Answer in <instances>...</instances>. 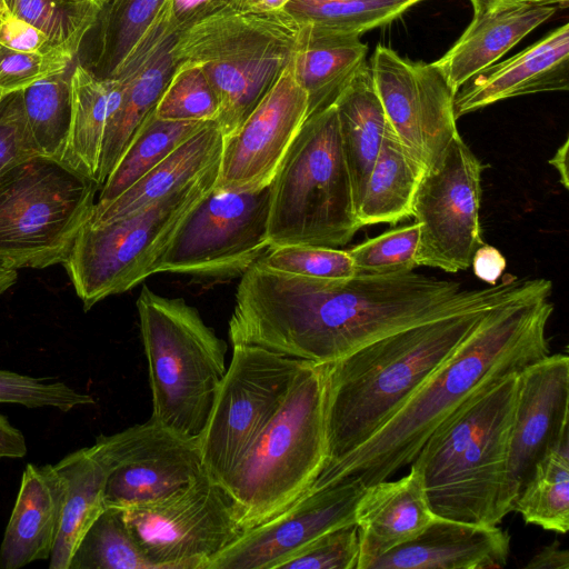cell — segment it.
Here are the masks:
<instances>
[{"label": "cell", "instance_id": "52", "mask_svg": "<svg viewBox=\"0 0 569 569\" xmlns=\"http://www.w3.org/2000/svg\"><path fill=\"white\" fill-rule=\"evenodd\" d=\"M291 0H234L233 11L259 13L283 10Z\"/></svg>", "mask_w": 569, "mask_h": 569}, {"label": "cell", "instance_id": "21", "mask_svg": "<svg viewBox=\"0 0 569 569\" xmlns=\"http://www.w3.org/2000/svg\"><path fill=\"white\" fill-rule=\"evenodd\" d=\"M569 88V24L490 66L466 82L455 96V114L460 118L501 100Z\"/></svg>", "mask_w": 569, "mask_h": 569}, {"label": "cell", "instance_id": "45", "mask_svg": "<svg viewBox=\"0 0 569 569\" xmlns=\"http://www.w3.org/2000/svg\"><path fill=\"white\" fill-rule=\"evenodd\" d=\"M39 154L27 123L22 91L0 94V173Z\"/></svg>", "mask_w": 569, "mask_h": 569}, {"label": "cell", "instance_id": "34", "mask_svg": "<svg viewBox=\"0 0 569 569\" xmlns=\"http://www.w3.org/2000/svg\"><path fill=\"white\" fill-rule=\"evenodd\" d=\"M513 510L527 523L566 533L569 529V436L562 438L536 465L520 489Z\"/></svg>", "mask_w": 569, "mask_h": 569}, {"label": "cell", "instance_id": "33", "mask_svg": "<svg viewBox=\"0 0 569 569\" xmlns=\"http://www.w3.org/2000/svg\"><path fill=\"white\" fill-rule=\"evenodd\" d=\"M209 122L164 120L151 111L101 186L96 206L116 199Z\"/></svg>", "mask_w": 569, "mask_h": 569}, {"label": "cell", "instance_id": "36", "mask_svg": "<svg viewBox=\"0 0 569 569\" xmlns=\"http://www.w3.org/2000/svg\"><path fill=\"white\" fill-rule=\"evenodd\" d=\"M422 0H291L284 7L313 29L360 36L385 26Z\"/></svg>", "mask_w": 569, "mask_h": 569}, {"label": "cell", "instance_id": "29", "mask_svg": "<svg viewBox=\"0 0 569 569\" xmlns=\"http://www.w3.org/2000/svg\"><path fill=\"white\" fill-rule=\"evenodd\" d=\"M333 104L358 211L388 124L369 64L356 72Z\"/></svg>", "mask_w": 569, "mask_h": 569}, {"label": "cell", "instance_id": "40", "mask_svg": "<svg viewBox=\"0 0 569 569\" xmlns=\"http://www.w3.org/2000/svg\"><path fill=\"white\" fill-rule=\"evenodd\" d=\"M419 223L395 228L352 248L356 273L392 274L412 271L418 266Z\"/></svg>", "mask_w": 569, "mask_h": 569}, {"label": "cell", "instance_id": "5", "mask_svg": "<svg viewBox=\"0 0 569 569\" xmlns=\"http://www.w3.org/2000/svg\"><path fill=\"white\" fill-rule=\"evenodd\" d=\"M327 363L308 362L284 401L220 483L246 530L303 496L327 462Z\"/></svg>", "mask_w": 569, "mask_h": 569}, {"label": "cell", "instance_id": "18", "mask_svg": "<svg viewBox=\"0 0 569 569\" xmlns=\"http://www.w3.org/2000/svg\"><path fill=\"white\" fill-rule=\"evenodd\" d=\"M363 489L356 482H339L308 490L278 516L246 530L207 569H273L320 535L356 522Z\"/></svg>", "mask_w": 569, "mask_h": 569}, {"label": "cell", "instance_id": "43", "mask_svg": "<svg viewBox=\"0 0 569 569\" xmlns=\"http://www.w3.org/2000/svg\"><path fill=\"white\" fill-rule=\"evenodd\" d=\"M94 402L90 395L79 392L62 381H47L0 369V403H17L27 408L52 407L70 411Z\"/></svg>", "mask_w": 569, "mask_h": 569}, {"label": "cell", "instance_id": "32", "mask_svg": "<svg viewBox=\"0 0 569 569\" xmlns=\"http://www.w3.org/2000/svg\"><path fill=\"white\" fill-rule=\"evenodd\" d=\"M426 168L405 148L389 121L358 207L361 224H395L412 217Z\"/></svg>", "mask_w": 569, "mask_h": 569}, {"label": "cell", "instance_id": "54", "mask_svg": "<svg viewBox=\"0 0 569 569\" xmlns=\"http://www.w3.org/2000/svg\"><path fill=\"white\" fill-rule=\"evenodd\" d=\"M18 279V270L0 262V295L10 289Z\"/></svg>", "mask_w": 569, "mask_h": 569}, {"label": "cell", "instance_id": "41", "mask_svg": "<svg viewBox=\"0 0 569 569\" xmlns=\"http://www.w3.org/2000/svg\"><path fill=\"white\" fill-rule=\"evenodd\" d=\"M280 272L302 277L340 280L356 274L347 250L307 244L269 247L256 261Z\"/></svg>", "mask_w": 569, "mask_h": 569}, {"label": "cell", "instance_id": "31", "mask_svg": "<svg viewBox=\"0 0 569 569\" xmlns=\"http://www.w3.org/2000/svg\"><path fill=\"white\" fill-rule=\"evenodd\" d=\"M168 0H99L82 62L99 78H114L163 13Z\"/></svg>", "mask_w": 569, "mask_h": 569}, {"label": "cell", "instance_id": "39", "mask_svg": "<svg viewBox=\"0 0 569 569\" xmlns=\"http://www.w3.org/2000/svg\"><path fill=\"white\" fill-rule=\"evenodd\" d=\"M219 104L202 69L190 62L178 66L159 99L154 114L164 120L216 121Z\"/></svg>", "mask_w": 569, "mask_h": 569}, {"label": "cell", "instance_id": "37", "mask_svg": "<svg viewBox=\"0 0 569 569\" xmlns=\"http://www.w3.org/2000/svg\"><path fill=\"white\" fill-rule=\"evenodd\" d=\"M68 569H156L129 530L122 509L106 507L78 542Z\"/></svg>", "mask_w": 569, "mask_h": 569}, {"label": "cell", "instance_id": "9", "mask_svg": "<svg viewBox=\"0 0 569 569\" xmlns=\"http://www.w3.org/2000/svg\"><path fill=\"white\" fill-rule=\"evenodd\" d=\"M100 186L63 161L34 154L0 173V262L62 263L89 220Z\"/></svg>", "mask_w": 569, "mask_h": 569}, {"label": "cell", "instance_id": "56", "mask_svg": "<svg viewBox=\"0 0 569 569\" xmlns=\"http://www.w3.org/2000/svg\"><path fill=\"white\" fill-rule=\"evenodd\" d=\"M6 2H7V6H8V8L10 9V11L12 13L14 8H16L17 0H6Z\"/></svg>", "mask_w": 569, "mask_h": 569}, {"label": "cell", "instance_id": "48", "mask_svg": "<svg viewBox=\"0 0 569 569\" xmlns=\"http://www.w3.org/2000/svg\"><path fill=\"white\" fill-rule=\"evenodd\" d=\"M471 267L480 280L493 286L506 270L507 261L497 248L483 243L476 250Z\"/></svg>", "mask_w": 569, "mask_h": 569}, {"label": "cell", "instance_id": "20", "mask_svg": "<svg viewBox=\"0 0 569 569\" xmlns=\"http://www.w3.org/2000/svg\"><path fill=\"white\" fill-rule=\"evenodd\" d=\"M178 34L169 22L166 6L114 77L122 79L123 92L103 138L98 172L100 188L168 86L178 66L173 52Z\"/></svg>", "mask_w": 569, "mask_h": 569}, {"label": "cell", "instance_id": "53", "mask_svg": "<svg viewBox=\"0 0 569 569\" xmlns=\"http://www.w3.org/2000/svg\"><path fill=\"white\" fill-rule=\"evenodd\" d=\"M568 150H569V139L567 138L565 140V142L557 149L553 157L549 160V163L557 170V172L560 176V183L566 189L569 188Z\"/></svg>", "mask_w": 569, "mask_h": 569}, {"label": "cell", "instance_id": "15", "mask_svg": "<svg viewBox=\"0 0 569 569\" xmlns=\"http://www.w3.org/2000/svg\"><path fill=\"white\" fill-rule=\"evenodd\" d=\"M387 119L405 148L426 168L441 160L459 134L455 93L438 68L377 46L369 64Z\"/></svg>", "mask_w": 569, "mask_h": 569}, {"label": "cell", "instance_id": "7", "mask_svg": "<svg viewBox=\"0 0 569 569\" xmlns=\"http://www.w3.org/2000/svg\"><path fill=\"white\" fill-rule=\"evenodd\" d=\"M137 309L151 418L181 436L200 439L227 371V343L182 298L162 297L144 286Z\"/></svg>", "mask_w": 569, "mask_h": 569}, {"label": "cell", "instance_id": "10", "mask_svg": "<svg viewBox=\"0 0 569 569\" xmlns=\"http://www.w3.org/2000/svg\"><path fill=\"white\" fill-rule=\"evenodd\" d=\"M218 168L131 214L82 226L62 264L84 310L154 273L179 223L214 187Z\"/></svg>", "mask_w": 569, "mask_h": 569}, {"label": "cell", "instance_id": "24", "mask_svg": "<svg viewBox=\"0 0 569 569\" xmlns=\"http://www.w3.org/2000/svg\"><path fill=\"white\" fill-rule=\"evenodd\" d=\"M66 500L67 483L53 465L26 466L0 546V569L49 560Z\"/></svg>", "mask_w": 569, "mask_h": 569}, {"label": "cell", "instance_id": "17", "mask_svg": "<svg viewBox=\"0 0 569 569\" xmlns=\"http://www.w3.org/2000/svg\"><path fill=\"white\" fill-rule=\"evenodd\" d=\"M307 118L308 97L291 61L238 130L223 138L214 188L268 187Z\"/></svg>", "mask_w": 569, "mask_h": 569}, {"label": "cell", "instance_id": "22", "mask_svg": "<svg viewBox=\"0 0 569 569\" xmlns=\"http://www.w3.org/2000/svg\"><path fill=\"white\" fill-rule=\"evenodd\" d=\"M510 536L498 526L435 517L417 537L375 560L369 569H498L507 565Z\"/></svg>", "mask_w": 569, "mask_h": 569}, {"label": "cell", "instance_id": "35", "mask_svg": "<svg viewBox=\"0 0 569 569\" xmlns=\"http://www.w3.org/2000/svg\"><path fill=\"white\" fill-rule=\"evenodd\" d=\"M73 67L22 90L27 123L39 154L59 160L62 158L71 123Z\"/></svg>", "mask_w": 569, "mask_h": 569}, {"label": "cell", "instance_id": "26", "mask_svg": "<svg viewBox=\"0 0 569 569\" xmlns=\"http://www.w3.org/2000/svg\"><path fill=\"white\" fill-rule=\"evenodd\" d=\"M222 148L223 136L211 121L116 199L94 203L87 222L97 226L131 214L187 186L220 162Z\"/></svg>", "mask_w": 569, "mask_h": 569}, {"label": "cell", "instance_id": "42", "mask_svg": "<svg viewBox=\"0 0 569 569\" xmlns=\"http://www.w3.org/2000/svg\"><path fill=\"white\" fill-rule=\"evenodd\" d=\"M356 522L327 531L278 561L273 569H357Z\"/></svg>", "mask_w": 569, "mask_h": 569}, {"label": "cell", "instance_id": "28", "mask_svg": "<svg viewBox=\"0 0 569 569\" xmlns=\"http://www.w3.org/2000/svg\"><path fill=\"white\" fill-rule=\"evenodd\" d=\"M367 53L368 47L359 36L303 24L292 66L295 77L308 97V117L335 103L366 63Z\"/></svg>", "mask_w": 569, "mask_h": 569}, {"label": "cell", "instance_id": "55", "mask_svg": "<svg viewBox=\"0 0 569 569\" xmlns=\"http://www.w3.org/2000/svg\"><path fill=\"white\" fill-rule=\"evenodd\" d=\"M11 14L12 13L7 6L6 0H0V24L4 22Z\"/></svg>", "mask_w": 569, "mask_h": 569}, {"label": "cell", "instance_id": "44", "mask_svg": "<svg viewBox=\"0 0 569 569\" xmlns=\"http://www.w3.org/2000/svg\"><path fill=\"white\" fill-rule=\"evenodd\" d=\"M76 57L62 51L24 52L0 44V94L22 91L70 68Z\"/></svg>", "mask_w": 569, "mask_h": 569}, {"label": "cell", "instance_id": "27", "mask_svg": "<svg viewBox=\"0 0 569 569\" xmlns=\"http://www.w3.org/2000/svg\"><path fill=\"white\" fill-rule=\"evenodd\" d=\"M53 466L67 483V500L49 568L68 569L81 537L106 508L104 489L113 463L100 435L92 446L68 453Z\"/></svg>", "mask_w": 569, "mask_h": 569}, {"label": "cell", "instance_id": "16", "mask_svg": "<svg viewBox=\"0 0 569 569\" xmlns=\"http://www.w3.org/2000/svg\"><path fill=\"white\" fill-rule=\"evenodd\" d=\"M101 436L113 463L106 507L127 509L157 500L206 471L200 439L181 436L152 418Z\"/></svg>", "mask_w": 569, "mask_h": 569}, {"label": "cell", "instance_id": "4", "mask_svg": "<svg viewBox=\"0 0 569 569\" xmlns=\"http://www.w3.org/2000/svg\"><path fill=\"white\" fill-rule=\"evenodd\" d=\"M518 372L467 400L419 450L412 463L435 516L497 526L513 511L509 451Z\"/></svg>", "mask_w": 569, "mask_h": 569}, {"label": "cell", "instance_id": "38", "mask_svg": "<svg viewBox=\"0 0 569 569\" xmlns=\"http://www.w3.org/2000/svg\"><path fill=\"white\" fill-rule=\"evenodd\" d=\"M98 6L99 0H17L12 14L42 31L57 49L78 57Z\"/></svg>", "mask_w": 569, "mask_h": 569}, {"label": "cell", "instance_id": "8", "mask_svg": "<svg viewBox=\"0 0 569 569\" xmlns=\"http://www.w3.org/2000/svg\"><path fill=\"white\" fill-rule=\"evenodd\" d=\"M303 24L286 10L227 11L178 34V61L199 66L219 104L223 138L232 134L292 61Z\"/></svg>", "mask_w": 569, "mask_h": 569}, {"label": "cell", "instance_id": "49", "mask_svg": "<svg viewBox=\"0 0 569 569\" xmlns=\"http://www.w3.org/2000/svg\"><path fill=\"white\" fill-rule=\"evenodd\" d=\"M28 448L23 433L13 427L7 417L0 415V460L22 458Z\"/></svg>", "mask_w": 569, "mask_h": 569}, {"label": "cell", "instance_id": "2", "mask_svg": "<svg viewBox=\"0 0 569 569\" xmlns=\"http://www.w3.org/2000/svg\"><path fill=\"white\" fill-rule=\"evenodd\" d=\"M550 296H525L489 309L412 397L358 449L325 467L310 489L339 482L365 488L391 478L467 400L549 355Z\"/></svg>", "mask_w": 569, "mask_h": 569}, {"label": "cell", "instance_id": "19", "mask_svg": "<svg viewBox=\"0 0 569 569\" xmlns=\"http://www.w3.org/2000/svg\"><path fill=\"white\" fill-rule=\"evenodd\" d=\"M569 358L555 353L518 372V393L509 451L515 500L538 461L569 436Z\"/></svg>", "mask_w": 569, "mask_h": 569}, {"label": "cell", "instance_id": "1", "mask_svg": "<svg viewBox=\"0 0 569 569\" xmlns=\"http://www.w3.org/2000/svg\"><path fill=\"white\" fill-rule=\"evenodd\" d=\"M551 290L552 282L543 278L510 276L485 289H461L458 282L413 271L329 280L256 262L238 284L229 336L236 345L330 363L423 321Z\"/></svg>", "mask_w": 569, "mask_h": 569}, {"label": "cell", "instance_id": "3", "mask_svg": "<svg viewBox=\"0 0 569 569\" xmlns=\"http://www.w3.org/2000/svg\"><path fill=\"white\" fill-rule=\"evenodd\" d=\"M489 309L465 310L413 325L327 363L325 467L370 439Z\"/></svg>", "mask_w": 569, "mask_h": 569}, {"label": "cell", "instance_id": "30", "mask_svg": "<svg viewBox=\"0 0 569 569\" xmlns=\"http://www.w3.org/2000/svg\"><path fill=\"white\" fill-rule=\"evenodd\" d=\"M122 92L121 78H99L79 62L74 64L71 123L61 160L97 183L106 129Z\"/></svg>", "mask_w": 569, "mask_h": 569}, {"label": "cell", "instance_id": "12", "mask_svg": "<svg viewBox=\"0 0 569 569\" xmlns=\"http://www.w3.org/2000/svg\"><path fill=\"white\" fill-rule=\"evenodd\" d=\"M122 511L156 569H207L244 532L231 497L206 471L168 496Z\"/></svg>", "mask_w": 569, "mask_h": 569}, {"label": "cell", "instance_id": "46", "mask_svg": "<svg viewBox=\"0 0 569 569\" xmlns=\"http://www.w3.org/2000/svg\"><path fill=\"white\" fill-rule=\"evenodd\" d=\"M234 0H168L167 12L174 31L181 33L210 18L231 11Z\"/></svg>", "mask_w": 569, "mask_h": 569}, {"label": "cell", "instance_id": "50", "mask_svg": "<svg viewBox=\"0 0 569 569\" xmlns=\"http://www.w3.org/2000/svg\"><path fill=\"white\" fill-rule=\"evenodd\" d=\"M528 569H568L569 552L558 541L543 547L525 566Z\"/></svg>", "mask_w": 569, "mask_h": 569}, {"label": "cell", "instance_id": "11", "mask_svg": "<svg viewBox=\"0 0 569 569\" xmlns=\"http://www.w3.org/2000/svg\"><path fill=\"white\" fill-rule=\"evenodd\" d=\"M310 361L232 345L227 371L200 438L206 472L221 483L284 401Z\"/></svg>", "mask_w": 569, "mask_h": 569}, {"label": "cell", "instance_id": "13", "mask_svg": "<svg viewBox=\"0 0 569 569\" xmlns=\"http://www.w3.org/2000/svg\"><path fill=\"white\" fill-rule=\"evenodd\" d=\"M269 186L256 191L212 188L182 219L154 273L241 276L269 248Z\"/></svg>", "mask_w": 569, "mask_h": 569}, {"label": "cell", "instance_id": "23", "mask_svg": "<svg viewBox=\"0 0 569 569\" xmlns=\"http://www.w3.org/2000/svg\"><path fill=\"white\" fill-rule=\"evenodd\" d=\"M435 517L415 463L398 480L365 487L356 509L357 569H369L375 560L420 535Z\"/></svg>", "mask_w": 569, "mask_h": 569}, {"label": "cell", "instance_id": "6", "mask_svg": "<svg viewBox=\"0 0 569 569\" xmlns=\"http://www.w3.org/2000/svg\"><path fill=\"white\" fill-rule=\"evenodd\" d=\"M269 190V247L340 249L361 228L335 104L306 119Z\"/></svg>", "mask_w": 569, "mask_h": 569}, {"label": "cell", "instance_id": "47", "mask_svg": "<svg viewBox=\"0 0 569 569\" xmlns=\"http://www.w3.org/2000/svg\"><path fill=\"white\" fill-rule=\"evenodd\" d=\"M0 44L24 52L46 53L60 50L42 31L13 14L0 24Z\"/></svg>", "mask_w": 569, "mask_h": 569}, {"label": "cell", "instance_id": "14", "mask_svg": "<svg viewBox=\"0 0 569 569\" xmlns=\"http://www.w3.org/2000/svg\"><path fill=\"white\" fill-rule=\"evenodd\" d=\"M482 164L457 134L417 190L412 217L419 223L418 266L458 272L471 267L485 242L480 226Z\"/></svg>", "mask_w": 569, "mask_h": 569}, {"label": "cell", "instance_id": "25", "mask_svg": "<svg viewBox=\"0 0 569 569\" xmlns=\"http://www.w3.org/2000/svg\"><path fill=\"white\" fill-rule=\"evenodd\" d=\"M558 8L520 4L475 14L455 44L432 62L456 94L472 77L495 64L503 54Z\"/></svg>", "mask_w": 569, "mask_h": 569}, {"label": "cell", "instance_id": "51", "mask_svg": "<svg viewBox=\"0 0 569 569\" xmlns=\"http://www.w3.org/2000/svg\"><path fill=\"white\" fill-rule=\"evenodd\" d=\"M475 14L493 11L520 4H542L556 8H567L569 0H470Z\"/></svg>", "mask_w": 569, "mask_h": 569}]
</instances>
